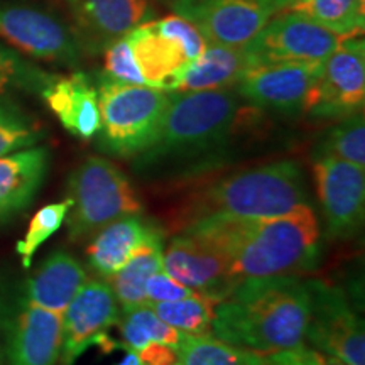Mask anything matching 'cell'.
Instances as JSON below:
<instances>
[{
    "instance_id": "8992f818",
    "label": "cell",
    "mask_w": 365,
    "mask_h": 365,
    "mask_svg": "<svg viewBox=\"0 0 365 365\" xmlns=\"http://www.w3.org/2000/svg\"><path fill=\"white\" fill-rule=\"evenodd\" d=\"M68 237L91 239L100 228L129 215L143 213V202L120 168L105 158L90 156L68 180Z\"/></svg>"
},
{
    "instance_id": "30bf717a",
    "label": "cell",
    "mask_w": 365,
    "mask_h": 365,
    "mask_svg": "<svg viewBox=\"0 0 365 365\" xmlns=\"http://www.w3.org/2000/svg\"><path fill=\"white\" fill-rule=\"evenodd\" d=\"M323 61H281L254 65L235 91L254 107L286 115L308 112Z\"/></svg>"
},
{
    "instance_id": "2e32d148",
    "label": "cell",
    "mask_w": 365,
    "mask_h": 365,
    "mask_svg": "<svg viewBox=\"0 0 365 365\" xmlns=\"http://www.w3.org/2000/svg\"><path fill=\"white\" fill-rule=\"evenodd\" d=\"M63 317V365H73L98 336L120 318L115 294L103 279H88L68 304Z\"/></svg>"
},
{
    "instance_id": "8d00e7d4",
    "label": "cell",
    "mask_w": 365,
    "mask_h": 365,
    "mask_svg": "<svg viewBox=\"0 0 365 365\" xmlns=\"http://www.w3.org/2000/svg\"><path fill=\"white\" fill-rule=\"evenodd\" d=\"M259 2H261L262 6L266 7L267 11L274 16L276 12L289 11L291 7L296 6L298 2H301V0H259Z\"/></svg>"
},
{
    "instance_id": "44dd1931",
    "label": "cell",
    "mask_w": 365,
    "mask_h": 365,
    "mask_svg": "<svg viewBox=\"0 0 365 365\" xmlns=\"http://www.w3.org/2000/svg\"><path fill=\"white\" fill-rule=\"evenodd\" d=\"M86 281V269L66 250H56L27 281L26 303L63 314Z\"/></svg>"
},
{
    "instance_id": "74e56055",
    "label": "cell",
    "mask_w": 365,
    "mask_h": 365,
    "mask_svg": "<svg viewBox=\"0 0 365 365\" xmlns=\"http://www.w3.org/2000/svg\"><path fill=\"white\" fill-rule=\"evenodd\" d=\"M113 365H143V364H140V360H139V357H137L135 352H132L130 349H127L124 357H122L117 364H113Z\"/></svg>"
},
{
    "instance_id": "d6986e66",
    "label": "cell",
    "mask_w": 365,
    "mask_h": 365,
    "mask_svg": "<svg viewBox=\"0 0 365 365\" xmlns=\"http://www.w3.org/2000/svg\"><path fill=\"white\" fill-rule=\"evenodd\" d=\"M41 95L71 135L88 140L98 134L102 125L98 91L85 73L54 76Z\"/></svg>"
},
{
    "instance_id": "f35d334b",
    "label": "cell",
    "mask_w": 365,
    "mask_h": 365,
    "mask_svg": "<svg viewBox=\"0 0 365 365\" xmlns=\"http://www.w3.org/2000/svg\"><path fill=\"white\" fill-rule=\"evenodd\" d=\"M322 357H323V360H325V365H349V364L341 362V360H339V359L331 357V355H325V354H322Z\"/></svg>"
},
{
    "instance_id": "603a6c76",
    "label": "cell",
    "mask_w": 365,
    "mask_h": 365,
    "mask_svg": "<svg viewBox=\"0 0 365 365\" xmlns=\"http://www.w3.org/2000/svg\"><path fill=\"white\" fill-rule=\"evenodd\" d=\"M249 68L250 61L244 48L207 44L185 71L176 91L235 88Z\"/></svg>"
},
{
    "instance_id": "5b68a950",
    "label": "cell",
    "mask_w": 365,
    "mask_h": 365,
    "mask_svg": "<svg viewBox=\"0 0 365 365\" xmlns=\"http://www.w3.org/2000/svg\"><path fill=\"white\" fill-rule=\"evenodd\" d=\"M102 125L98 148L113 158H137L153 145L161 129L171 93L148 85H125L107 76L98 80Z\"/></svg>"
},
{
    "instance_id": "836d02e7",
    "label": "cell",
    "mask_w": 365,
    "mask_h": 365,
    "mask_svg": "<svg viewBox=\"0 0 365 365\" xmlns=\"http://www.w3.org/2000/svg\"><path fill=\"white\" fill-rule=\"evenodd\" d=\"M200 294L198 291L181 284L168 274L164 269L150 276V279L145 284V296H148V304L164 303V301H176L190 296Z\"/></svg>"
},
{
    "instance_id": "83f0119b",
    "label": "cell",
    "mask_w": 365,
    "mask_h": 365,
    "mask_svg": "<svg viewBox=\"0 0 365 365\" xmlns=\"http://www.w3.org/2000/svg\"><path fill=\"white\" fill-rule=\"evenodd\" d=\"M218 299L205 294L149 304L164 323L186 335H212L213 309Z\"/></svg>"
},
{
    "instance_id": "d590c367",
    "label": "cell",
    "mask_w": 365,
    "mask_h": 365,
    "mask_svg": "<svg viewBox=\"0 0 365 365\" xmlns=\"http://www.w3.org/2000/svg\"><path fill=\"white\" fill-rule=\"evenodd\" d=\"M135 354L143 365H173L178 362V352L175 346L159 344V341L145 345Z\"/></svg>"
},
{
    "instance_id": "5bb4252c",
    "label": "cell",
    "mask_w": 365,
    "mask_h": 365,
    "mask_svg": "<svg viewBox=\"0 0 365 365\" xmlns=\"http://www.w3.org/2000/svg\"><path fill=\"white\" fill-rule=\"evenodd\" d=\"M171 9L207 44L230 48H244L272 17L259 0H173Z\"/></svg>"
},
{
    "instance_id": "d6a6232c",
    "label": "cell",
    "mask_w": 365,
    "mask_h": 365,
    "mask_svg": "<svg viewBox=\"0 0 365 365\" xmlns=\"http://www.w3.org/2000/svg\"><path fill=\"white\" fill-rule=\"evenodd\" d=\"M105 54V73L107 78L125 85H145L144 76L140 75L130 44L127 38L118 39L117 43L108 46Z\"/></svg>"
},
{
    "instance_id": "4316f807",
    "label": "cell",
    "mask_w": 365,
    "mask_h": 365,
    "mask_svg": "<svg viewBox=\"0 0 365 365\" xmlns=\"http://www.w3.org/2000/svg\"><path fill=\"white\" fill-rule=\"evenodd\" d=\"M117 325L120 328L122 339H124L122 344L129 346L132 352H139L140 349L153 344V341H159V344H166L178 349V345L182 340V335H185V333L178 331L176 328L164 323L149 304L122 312V317L118 318Z\"/></svg>"
},
{
    "instance_id": "e0dca14e",
    "label": "cell",
    "mask_w": 365,
    "mask_h": 365,
    "mask_svg": "<svg viewBox=\"0 0 365 365\" xmlns=\"http://www.w3.org/2000/svg\"><path fill=\"white\" fill-rule=\"evenodd\" d=\"M81 51L103 53L148 17V0H68Z\"/></svg>"
},
{
    "instance_id": "7c38bea8",
    "label": "cell",
    "mask_w": 365,
    "mask_h": 365,
    "mask_svg": "<svg viewBox=\"0 0 365 365\" xmlns=\"http://www.w3.org/2000/svg\"><path fill=\"white\" fill-rule=\"evenodd\" d=\"M365 43L362 36L344 39L322 63L308 113L345 118L364 110Z\"/></svg>"
},
{
    "instance_id": "7402d4cb",
    "label": "cell",
    "mask_w": 365,
    "mask_h": 365,
    "mask_svg": "<svg viewBox=\"0 0 365 365\" xmlns=\"http://www.w3.org/2000/svg\"><path fill=\"white\" fill-rule=\"evenodd\" d=\"M156 227L139 215H129L108 223L90 239L86 247L88 266L100 279L107 281L122 269Z\"/></svg>"
},
{
    "instance_id": "3957f363",
    "label": "cell",
    "mask_w": 365,
    "mask_h": 365,
    "mask_svg": "<svg viewBox=\"0 0 365 365\" xmlns=\"http://www.w3.org/2000/svg\"><path fill=\"white\" fill-rule=\"evenodd\" d=\"M303 171L294 161H276L242 170L195 191L180 208L176 227L200 220H266L307 207Z\"/></svg>"
},
{
    "instance_id": "6da1fadb",
    "label": "cell",
    "mask_w": 365,
    "mask_h": 365,
    "mask_svg": "<svg viewBox=\"0 0 365 365\" xmlns=\"http://www.w3.org/2000/svg\"><path fill=\"white\" fill-rule=\"evenodd\" d=\"M180 232L215 245L237 284L262 277H299L318 266L322 249L312 205L266 220H200Z\"/></svg>"
},
{
    "instance_id": "7a4b0ae2",
    "label": "cell",
    "mask_w": 365,
    "mask_h": 365,
    "mask_svg": "<svg viewBox=\"0 0 365 365\" xmlns=\"http://www.w3.org/2000/svg\"><path fill=\"white\" fill-rule=\"evenodd\" d=\"M309 287L299 277L245 279L215 304L212 336L262 355L303 345Z\"/></svg>"
},
{
    "instance_id": "ac0fdd59",
    "label": "cell",
    "mask_w": 365,
    "mask_h": 365,
    "mask_svg": "<svg viewBox=\"0 0 365 365\" xmlns=\"http://www.w3.org/2000/svg\"><path fill=\"white\" fill-rule=\"evenodd\" d=\"M61 349V314L24 301L9 325L6 365H58Z\"/></svg>"
},
{
    "instance_id": "8fae6325",
    "label": "cell",
    "mask_w": 365,
    "mask_h": 365,
    "mask_svg": "<svg viewBox=\"0 0 365 365\" xmlns=\"http://www.w3.org/2000/svg\"><path fill=\"white\" fill-rule=\"evenodd\" d=\"M0 38L27 56L78 66L81 51L71 29L51 14L19 4H0Z\"/></svg>"
},
{
    "instance_id": "cb8c5ba5",
    "label": "cell",
    "mask_w": 365,
    "mask_h": 365,
    "mask_svg": "<svg viewBox=\"0 0 365 365\" xmlns=\"http://www.w3.org/2000/svg\"><path fill=\"white\" fill-rule=\"evenodd\" d=\"M163 232L154 227L125 266L107 279L122 312L148 304L145 284L163 269Z\"/></svg>"
},
{
    "instance_id": "277c9868",
    "label": "cell",
    "mask_w": 365,
    "mask_h": 365,
    "mask_svg": "<svg viewBox=\"0 0 365 365\" xmlns=\"http://www.w3.org/2000/svg\"><path fill=\"white\" fill-rule=\"evenodd\" d=\"M239 113L240 97L234 88L171 91L156 140L137 156V166L154 168L218 148L235 129Z\"/></svg>"
},
{
    "instance_id": "1f68e13d",
    "label": "cell",
    "mask_w": 365,
    "mask_h": 365,
    "mask_svg": "<svg viewBox=\"0 0 365 365\" xmlns=\"http://www.w3.org/2000/svg\"><path fill=\"white\" fill-rule=\"evenodd\" d=\"M43 137L38 122L0 98V156L36 145Z\"/></svg>"
},
{
    "instance_id": "f546056e",
    "label": "cell",
    "mask_w": 365,
    "mask_h": 365,
    "mask_svg": "<svg viewBox=\"0 0 365 365\" xmlns=\"http://www.w3.org/2000/svg\"><path fill=\"white\" fill-rule=\"evenodd\" d=\"M71 208V200L66 198L63 202L46 205L33 217L29 227H27L24 239L17 242L16 250L19 254L22 267L29 269L33 264V259L38 252L41 245L46 240L51 239L56 232L66 222L68 212Z\"/></svg>"
},
{
    "instance_id": "4dcf8cb0",
    "label": "cell",
    "mask_w": 365,
    "mask_h": 365,
    "mask_svg": "<svg viewBox=\"0 0 365 365\" xmlns=\"http://www.w3.org/2000/svg\"><path fill=\"white\" fill-rule=\"evenodd\" d=\"M53 78L54 75L33 66L0 44V95L9 91L43 93Z\"/></svg>"
},
{
    "instance_id": "9c48e42d",
    "label": "cell",
    "mask_w": 365,
    "mask_h": 365,
    "mask_svg": "<svg viewBox=\"0 0 365 365\" xmlns=\"http://www.w3.org/2000/svg\"><path fill=\"white\" fill-rule=\"evenodd\" d=\"M341 38L294 11L271 17L244 46L250 66L281 61H323L335 51Z\"/></svg>"
},
{
    "instance_id": "4fadbf2b",
    "label": "cell",
    "mask_w": 365,
    "mask_h": 365,
    "mask_svg": "<svg viewBox=\"0 0 365 365\" xmlns=\"http://www.w3.org/2000/svg\"><path fill=\"white\" fill-rule=\"evenodd\" d=\"M318 200L331 239L354 235L364 222L365 170L336 158L317 156L313 163Z\"/></svg>"
},
{
    "instance_id": "9a60e30c",
    "label": "cell",
    "mask_w": 365,
    "mask_h": 365,
    "mask_svg": "<svg viewBox=\"0 0 365 365\" xmlns=\"http://www.w3.org/2000/svg\"><path fill=\"white\" fill-rule=\"evenodd\" d=\"M163 269L173 279L220 301L237 286L228 261L202 237L180 232L163 252Z\"/></svg>"
},
{
    "instance_id": "d4e9b609",
    "label": "cell",
    "mask_w": 365,
    "mask_h": 365,
    "mask_svg": "<svg viewBox=\"0 0 365 365\" xmlns=\"http://www.w3.org/2000/svg\"><path fill=\"white\" fill-rule=\"evenodd\" d=\"M289 11L304 14L341 39L364 33L365 0H301Z\"/></svg>"
},
{
    "instance_id": "ffe728a7",
    "label": "cell",
    "mask_w": 365,
    "mask_h": 365,
    "mask_svg": "<svg viewBox=\"0 0 365 365\" xmlns=\"http://www.w3.org/2000/svg\"><path fill=\"white\" fill-rule=\"evenodd\" d=\"M49 166L44 145L14 150L0 156V220L29 207L43 185Z\"/></svg>"
},
{
    "instance_id": "ba28073f",
    "label": "cell",
    "mask_w": 365,
    "mask_h": 365,
    "mask_svg": "<svg viewBox=\"0 0 365 365\" xmlns=\"http://www.w3.org/2000/svg\"><path fill=\"white\" fill-rule=\"evenodd\" d=\"M307 282L312 308L304 339L319 354L349 365H365L364 323L350 308L344 291L323 281Z\"/></svg>"
},
{
    "instance_id": "e575fe53",
    "label": "cell",
    "mask_w": 365,
    "mask_h": 365,
    "mask_svg": "<svg viewBox=\"0 0 365 365\" xmlns=\"http://www.w3.org/2000/svg\"><path fill=\"white\" fill-rule=\"evenodd\" d=\"M264 359H266L267 365H325V360H323L318 350H313L304 345L266 355Z\"/></svg>"
},
{
    "instance_id": "484cf974",
    "label": "cell",
    "mask_w": 365,
    "mask_h": 365,
    "mask_svg": "<svg viewBox=\"0 0 365 365\" xmlns=\"http://www.w3.org/2000/svg\"><path fill=\"white\" fill-rule=\"evenodd\" d=\"M178 362L181 365H267L262 355L230 345L212 335H182L178 345Z\"/></svg>"
},
{
    "instance_id": "f1b7e54d",
    "label": "cell",
    "mask_w": 365,
    "mask_h": 365,
    "mask_svg": "<svg viewBox=\"0 0 365 365\" xmlns=\"http://www.w3.org/2000/svg\"><path fill=\"white\" fill-rule=\"evenodd\" d=\"M317 156L336 158L365 168V122L364 113L341 118L336 127L318 145Z\"/></svg>"
},
{
    "instance_id": "ab89813d",
    "label": "cell",
    "mask_w": 365,
    "mask_h": 365,
    "mask_svg": "<svg viewBox=\"0 0 365 365\" xmlns=\"http://www.w3.org/2000/svg\"><path fill=\"white\" fill-rule=\"evenodd\" d=\"M173 365H181V364H180V362H176V364H173Z\"/></svg>"
},
{
    "instance_id": "52a82bcc",
    "label": "cell",
    "mask_w": 365,
    "mask_h": 365,
    "mask_svg": "<svg viewBox=\"0 0 365 365\" xmlns=\"http://www.w3.org/2000/svg\"><path fill=\"white\" fill-rule=\"evenodd\" d=\"M125 38L145 85L170 93L207 46L196 27L178 16L143 22Z\"/></svg>"
}]
</instances>
